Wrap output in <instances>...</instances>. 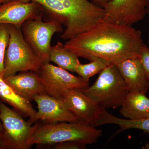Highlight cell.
Returning <instances> with one entry per match:
<instances>
[{"label": "cell", "instance_id": "4", "mask_svg": "<svg viewBox=\"0 0 149 149\" xmlns=\"http://www.w3.org/2000/svg\"><path fill=\"white\" fill-rule=\"evenodd\" d=\"M83 93L102 108L120 107L129 91L116 64H110L100 72L95 83Z\"/></svg>", "mask_w": 149, "mask_h": 149}, {"label": "cell", "instance_id": "28", "mask_svg": "<svg viewBox=\"0 0 149 149\" xmlns=\"http://www.w3.org/2000/svg\"><path fill=\"white\" fill-rule=\"evenodd\" d=\"M1 139H0V147H1Z\"/></svg>", "mask_w": 149, "mask_h": 149}, {"label": "cell", "instance_id": "9", "mask_svg": "<svg viewBox=\"0 0 149 149\" xmlns=\"http://www.w3.org/2000/svg\"><path fill=\"white\" fill-rule=\"evenodd\" d=\"M147 0H112L104 7V20L133 26L146 15Z\"/></svg>", "mask_w": 149, "mask_h": 149}, {"label": "cell", "instance_id": "7", "mask_svg": "<svg viewBox=\"0 0 149 149\" xmlns=\"http://www.w3.org/2000/svg\"><path fill=\"white\" fill-rule=\"evenodd\" d=\"M0 119L3 127L0 133L2 149L31 148L27 141L32 124L1 100Z\"/></svg>", "mask_w": 149, "mask_h": 149}, {"label": "cell", "instance_id": "20", "mask_svg": "<svg viewBox=\"0 0 149 149\" xmlns=\"http://www.w3.org/2000/svg\"><path fill=\"white\" fill-rule=\"evenodd\" d=\"M9 38V25L0 24V78L3 77L5 56Z\"/></svg>", "mask_w": 149, "mask_h": 149}, {"label": "cell", "instance_id": "10", "mask_svg": "<svg viewBox=\"0 0 149 149\" xmlns=\"http://www.w3.org/2000/svg\"><path fill=\"white\" fill-rule=\"evenodd\" d=\"M61 100L69 111L81 122L96 127L103 108L83 93L82 90H68Z\"/></svg>", "mask_w": 149, "mask_h": 149}, {"label": "cell", "instance_id": "22", "mask_svg": "<svg viewBox=\"0 0 149 149\" xmlns=\"http://www.w3.org/2000/svg\"><path fill=\"white\" fill-rule=\"evenodd\" d=\"M86 146L80 142L68 141L47 146H50L52 148L54 149H84L86 148Z\"/></svg>", "mask_w": 149, "mask_h": 149}, {"label": "cell", "instance_id": "18", "mask_svg": "<svg viewBox=\"0 0 149 149\" xmlns=\"http://www.w3.org/2000/svg\"><path fill=\"white\" fill-rule=\"evenodd\" d=\"M78 57L67 49L64 44L58 42L51 46L49 53L50 61L58 66L68 71L76 72V68L80 63Z\"/></svg>", "mask_w": 149, "mask_h": 149}, {"label": "cell", "instance_id": "16", "mask_svg": "<svg viewBox=\"0 0 149 149\" xmlns=\"http://www.w3.org/2000/svg\"><path fill=\"white\" fill-rule=\"evenodd\" d=\"M0 100L8 104L22 116L33 118L36 111L32 106L31 102L15 93L4 80L0 78Z\"/></svg>", "mask_w": 149, "mask_h": 149}, {"label": "cell", "instance_id": "23", "mask_svg": "<svg viewBox=\"0 0 149 149\" xmlns=\"http://www.w3.org/2000/svg\"><path fill=\"white\" fill-rule=\"evenodd\" d=\"M89 1L95 5L102 8H104L106 5L112 0H89Z\"/></svg>", "mask_w": 149, "mask_h": 149}, {"label": "cell", "instance_id": "3", "mask_svg": "<svg viewBox=\"0 0 149 149\" xmlns=\"http://www.w3.org/2000/svg\"><path fill=\"white\" fill-rule=\"evenodd\" d=\"M102 131L79 121L37 123L31 126L27 139L29 146H47L65 141L80 142L86 145L96 143Z\"/></svg>", "mask_w": 149, "mask_h": 149}, {"label": "cell", "instance_id": "5", "mask_svg": "<svg viewBox=\"0 0 149 149\" xmlns=\"http://www.w3.org/2000/svg\"><path fill=\"white\" fill-rule=\"evenodd\" d=\"M9 27V41L5 56L3 77L22 71L38 72L42 61L24 40L21 28L11 24Z\"/></svg>", "mask_w": 149, "mask_h": 149}, {"label": "cell", "instance_id": "29", "mask_svg": "<svg viewBox=\"0 0 149 149\" xmlns=\"http://www.w3.org/2000/svg\"><path fill=\"white\" fill-rule=\"evenodd\" d=\"M148 44L149 46V37L148 39Z\"/></svg>", "mask_w": 149, "mask_h": 149}, {"label": "cell", "instance_id": "8", "mask_svg": "<svg viewBox=\"0 0 149 149\" xmlns=\"http://www.w3.org/2000/svg\"><path fill=\"white\" fill-rule=\"evenodd\" d=\"M37 72L47 94L56 98L61 100L62 96L68 90H82L89 87V82L82 77L75 76L49 63L42 64Z\"/></svg>", "mask_w": 149, "mask_h": 149}, {"label": "cell", "instance_id": "19", "mask_svg": "<svg viewBox=\"0 0 149 149\" xmlns=\"http://www.w3.org/2000/svg\"><path fill=\"white\" fill-rule=\"evenodd\" d=\"M109 62L102 58H97L86 64H80L76 68V72L87 82L96 74L100 73L106 67L110 65Z\"/></svg>", "mask_w": 149, "mask_h": 149}, {"label": "cell", "instance_id": "24", "mask_svg": "<svg viewBox=\"0 0 149 149\" xmlns=\"http://www.w3.org/2000/svg\"><path fill=\"white\" fill-rule=\"evenodd\" d=\"M146 15H147L148 17L149 23V0H147L146 6Z\"/></svg>", "mask_w": 149, "mask_h": 149}, {"label": "cell", "instance_id": "15", "mask_svg": "<svg viewBox=\"0 0 149 149\" xmlns=\"http://www.w3.org/2000/svg\"><path fill=\"white\" fill-rule=\"evenodd\" d=\"M120 107V114L125 118L136 120L146 118L149 112V99L145 93L129 91Z\"/></svg>", "mask_w": 149, "mask_h": 149}, {"label": "cell", "instance_id": "26", "mask_svg": "<svg viewBox=\"0 0 149 149\" xmlns=\"http://www.w3.org/2000/svg\"><path fill=\"white\" fill-rule=\"evenodd\" d=\"M3 130V127L2 124V123L1 122V119H0V133H1L2 132Z\"/></svg>", "mask_w": 149, "mask_h": 149}, {"label": "cell", "instance_id": "27", "mask_svg": "<svg viewBox=\"0 0 149 149\" xmlns=\"http://www.w3.org/2000/svg\"><path fill=\"white\" fill-rule=\"evenodd\" d=\"M7 0H0V6L2 5L3 3L7 1Z\"/></svg>", "mask_w": 149, "mask_h": 149}, {"label": "cell", "instance_id": "17", "mask_svg": "<svg viewBox=\"0 0 149 149\" xmlns=\"http://www.w3.org/2000/svg\"><path fill=\"white\" fill-rule=\"evenodd\" d=\"M108 124H115L119 126L120 129L118 133L128 129H137L149 133V118L136 120L121 118L113 115L106 109H103L101 114L96 123V126Z\"/></svg>", "mask_w": 149, "mask_h": 149}, {"label": "cell", "instance_id": "30", "mask_svg": "<svg viewBox=\"0 0 149 149\" xmlns=\"http://www.w3.org/2000/svg\"><path fill=\"white\" fill-rule=\"evenodd\" d=\"M147 118H149V112L148 114V116H147Z\"/></svg>", "mask_w": 149, "mask_h": 149}, {"label": "cell", "instance_id": "11", "mask_svg": "<svg viewBox=\"0 0 149 149\" xmlns=\"http://www.w3.org/2000/svg\"><path fill=\"white\" fill-rule=\"evenodd\" d=\"M34 101L37 104L38 110L33 118L28 120L32 124L38 120L49 123L80 121L69 111L60 99L45 94L36 96Z\"/></svg>", "mask_w": 149, "mask_h": 149}, {"label": "cell", "instance_id": "13", "mask_svg": "<svg viewBox=\"0 0 149 149\" xmlns=\"http://www.w3.org/2000/svg\"><path fill=\"white\" fill-rule=\"evenodd\" d=\"M3 79L15 93L30 102L37 96L47 94L38 72L35 71H22Z\"/></svg>", "mask_w": 149, "mask_h": 149}, {"label": "cell", "instance_id": "2", "mask_svg": "<svg viewBox=\"0 0 149 149\" xmlns=\"http://www.w3.org/2000/svg\"><path fill=\"white\" fill-rule=\"evenodd\" d=\"M13 1L7 0V1ZM37 3L52 17L65 27L63 40L72 39L88 31L104 20L103 8L89 0H17ZM6 1V2H7Z\"/></svg>", "mask_w": 149, "mask_h": 149}, {"label": "cell", "instance_id": "31", "mask_svg": "<svg viewBox=\"0 0 149 149\" xmlns=\"http://www.w3.org/2000/svg\"><path fill=\"white\" fill-rule=\"evenodd\" d=\"M0 149H1V147H0Z\"/></svg>", "mask_w": 149, "mask_h": 149}, {"label": "cell", "instance_id": "6", "mask_svg": "<svg viewBox=\"0 0 149 149\" xmlns=\"http://www.w3.org/2000/svg\"><path fill=\"white\" fill-rule=\"evenodd\" d=\"M42 17L29 19L22 24L21 32L24 40L41 60L42 64L50 62L52 37L56 33H63V25L57 20L42 21Z\"/></svg>", "mask_w": 149, "mask_h": 149}, {"label": "cell", "instance_id": "12", "mask_svg": "<svg viewBox=\"0 0 149 149\" xmlns=\"http://www.w3.org/2000/svg\"><path fill=\"white\" fill-rule=\"evenodd\" d=\"M42 10L40 6L34 2H6L0 6V24H11L21 28L27 20L43 17Z\"/></svg>", "mask_w": 149, "mask_h": 149}, {"label": "cell", "instance_id": "1", "mask_svg": "<svg viewBox=\"0 0 149 149\" xmlns=\"http://www.w3.org/2000/svg\"><path fill=\"white\" fill-rule=\"evenodd\" d=\"M144 42L142 32L133 26L103 20L92 29L67 40V49L90 61L99 58L111 64L139 57Z\"/></svg>", "mask_w": 149, "mask_h": 149}, {"label": "cell", "instance_id": "14", "mask_svg": "<svg viewBox=\"0 0 149 149\" xmlns=\"http://www.w3.org/2000/svg\"><path fill=\"white\" fill-rule=\"evenodd\" d=\"M116 65L129 91L148 92L149 82L139 57L125 59Z\"/></svg>", "mask_w": 149, "mask_h": 149}, {"label": "cell", "instance_id": "25", "mask_svg": "<svg viewBox=\"0 0 149 149\" xmlns=\"http://www.w3.org/2000/svg\"><path fill=\"white\" fill-rule=\"evenodd\" d=\"M143 149H149V142H147L142 147Z\"/></svg>", "mask_w": 149, "mask_h": 149}, {"label": "cell", "instance_id": "21", "mask_svg": "<svg viewBox=\"0 0 149 149\" xmlns=\"http://www.w3.org/2000/svg\"><path fill=\"white\" fill-rule=\"evenodd\" d=\"M139 58L149 82V47L144 43L140 48Z\"/></svg>", "mask_w": 149, "mask_h": 149}]
</instances>
